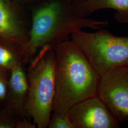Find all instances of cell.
Masks as SVG:
<instances>
[{
  "label": "cell",
  "instance_id": "obj_1",
  "mask_svg": "<svg viewBox=\"0 0 128 128\" xmlns=\"http://www.w3.org/2000/svg\"><path fill=\"white\" fill-rule=\"evenodd\" d=\"M31 14L30 38L22 45V62L27 64L43 46L54 48L84 28L100 30L107 20L79 18L71 0H38L28 8Z\"/></svg>",
  "mask_w": 128,
  "mask_h": 128
},
{
  "label": "cell",
  "instance_id": "obj_2",
  "mask_svg": "<svg viewBox=\"0 0 128 128\" xmlns=\"http://www.w3.org/2000/svg\"><path fill=\"white\" fill-rule=\"evenodd\" d=\"M54 50L56 87L52 111L67 114L74 105L97 96L101 78L71 40L64 41Z\"/></svg>",
  "mask_w": 128,
  "mask_h": 128
},
{
  "label": "cell",
  "instance_id": "obj_3",
  "mask_svg": "<svg viewBox=\"0 0 128 128\" xmlns=\"http://www.w3.org/2000/svg\"><path fill=\"white\" fill-rule=\"evenodd\" d=\"M56 55L54 48H41L27 69L28 91L25 114L38 128L48 127L55 94Z\"/></svg>",
  "mask_w": 128,
  "mask_h": 128
},
{
  "label": "cell",
  "instance_id": "obj_4",
  "mask_svg": "<svg viewBox=\"0 0 128 128\" xmlns=\"http://www.w3.org/2000/svg\"><path fill=\"white\" fill-rule=\"evenodd\" d=\"M70 38L101 78L112 69L128 66V36H116L101 28L94 32L82 30Z\"/></svg>",
  "mask_w": 128,
  "mask_h": 128
},
{
  "label": "cell",
  "instance_id": "obj_5",
  "mask_svg": "<svg viewBox=\"0 0 128 128\" xmlns=\"http://www.w3.org/2000/svg\"><path fill=\"white\" fill-rule=\"evenodd\" d=\"M97 96L119 122L128 120V66L112 69L101 78Z\"/></svg>",
  "mask_w": 128,
  "mask_h": 128
},
{
  "label": "cell",
  "instance_id": "obj_6",
  "mask_svg": "<svg viewBox=\"0 0 128 128\" xmlns=\"http://www.w3.org/2000/svg\"><path fill=\"white\" fill-rule=\"evenodd\" d=\"M29 9L12 0H0V39L23 45L30 38Z\"/></svg>",
  "mask_w": 128,
  "mask_h": 128
},
{
  "label": "cell",
  "instance_id": "obj_7",
  "mask_svg": "<svg viewBox=\"0 0 128 128\" xmlns=\"http://www.w3.org/2000/svg\"><path fill=\"white\" fill-rule=\"evenodd\" d=\"M74 128H118L119 122L96 96L81 101L68 112Z\"/></svg>",
  "mask_w": 128,
  "mask_h": 128
},
{
  "label": "cell",
  "instance_id": "obj_8",
  "mask_svg": "<svg viewBox=\"0 0 128 128\" xmlns=\"http://www.w3.org/2000/svg\"><path fill=\"white\" fill-rule=\"evenodd\" d=\"M25 65L22 62L20 63L11 70L7 97L4 104L22 118L26 117L25 106L28 91L27 74Z\"/></svg>",
  "mask_w": 128,
  "mask_h": 128
},
{
  "label": "cell",
  "instance_id": "obj_9",
  "mask_svg": "<svg viewBox=\"0 0 128 128\" xmlns=\"http://www.w3.org/2000/svg\"><path fill=\"white\" fill-rule=\"evenodd\" d=\"M106 9L114 10L115 18L119 22L128 23V0H84L74 5L76 15L81 18H88L97 10Z\"/></svg>",
  "mask_w": 128,
  "mask_h": 128
},
{
  "label": "cell",
  "instance_id": "obj_10",
  "mask_svg": "<svg viewBox=\"0 0 128 128\" xmlns=\"http://www.w3.org/2000/svg\"><path fill=\"white\" fill-rule=\"evenodd\" d=\"M22 48L21 44L0 39V69L10 72L22 62Z\"/></svg>",
  "mask_w": 128,
  "mask_h": 128
},
{
  "label": "cell",
  "instance_id": "obj_11",
  "mask_svg": "<svg viewBox=\"0 0 128 128\" xmlns=\"http://www.w3.org/2000/svg\"><path fill=\"white\" fill-rule=\"evenodd\" d=\"M20 117L14 110L4 105L0 110V128H16Z\"/></svg>",
  "mask_w": 128,
  "mask_h": 128
},
{
  "label": "cell",
  "instance_id": "obj_12",
  "mask_svg": "<svg viewBox=\"0 0 128 128\" xmlns=\"http://www.w3.org/2000/svg\"><path fill=\"white\" fill-rule=\"evenodd\" d=\"M48 128H74L67 114L52 112Z\"/></svg>",
  "mask_w": 128,
  "mask_h": 128
},
{
  "label": "cell",
  "instance_id": "obj_13",
  "mask_svg": "<svg viewBox=\"0 0 128 128\" xmlns=\"http://www.w3.org/2000/svg\"><path fill=\"white\" fill-rule=\"evenodd\" d=\"M10 72L0 69V104L6 101L9 82Z\"/></svg>",
  "mask_w": 128,
  "mask_h": 128
},
{
  "label": "cell",
  "instance_id": "obj_14",
  "mask_svg": "<svg viewBox=\"0 0 128 128\" xmlns=\"http://www.w3.org/2000/svg\"><path fill=\"white\" fill-rule=\"evenodd\" d=\"M37 126L35 124L31 121V119L27 117H24L18 120L17 122L16 128H36Z\"/></svg>",
  "mask_w": 128,
  "mask_h": 128
},
{
  "label": "cell",
  "instance_id": "obj_15",
  "mask_svg": "<svg viewBox=\"0 0 128 128\" xmlns=\"http://www.w3.org/2000/svg\"><path fill=\"white\" fill-rule=\"evenodd\" d=\"M18 4L28 8L29 7L34 4L38 0H12Z\"/></svg>",
  "mask_w": 128,
  "mask_h": 128
},
{
  "label": "cell",
  "instance_id": "obj_16",
  "mask_svg": "<svg viewBox=\"0 0 128 128\" xmlns=\"http://www.w3.org/2000/svg\"><path fill=\"white\" fill-rule=\"evenodd\" d=\"M84 0H71L72 3L74 5H76L81 2L82 1H84Z\"/></svg>",
  "mask_w": 128,
  "mask_h": 128
}]
</instances>
